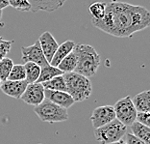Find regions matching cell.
<instances>
[{"label": "cell", "instance_id": "6da1fadb", "mask_svg": "<svg viewBox=\"0 0 150 144\" xmlns=\"http://www.w3.org/2000/svg\"><path fill=\"white\" fill-rule=\"evenodd\" d=\"M91 23L109 35L129 38L150 26V12L142 6L112 0L106 3L103 18L91 19Z\"/></svg>", "mask_w": 150, "mask_h": 144}, {"label": "cell", "instance_id": "7a4b0ae2", "mask_svg": "<svg viewBox=\"0 0 150 144\" xmlns=\"http://www.w3.org/2000/svg\"><path fill=\"white\" fill-rule=\"evenodd\" d=\"M72 50L77 58V65L74 72L87 77L95 75L100 66V55L96 49L87 44H75Z\"/></svg>", "mask_w": 150, "mask_h": 144}, {"label": "cell", "instance_id": "3957f363", "mask_svg": "<svg viewBox=\"0 0 150 144\" xmlns=\"http://www.w3.org/2000/svg\"><path fill=\"white\" fill-rule=\"evenodd\" d=\"M64 78L66 81L67 92L72 97L75 102H83L90 98L93 92V86L88 77L76 72H70L64 74Z\"/></svg>", "mask_w": 150, "mask_h": 144}, {"label": "cell", "instance_id": "277c9868", "mask_svg": "<svg viewBox=\"0 0 150 144\" xmlns=\"http://www.w3.org/2000/svg\"><path fill=\"white\" fill-rule=\"evenodd\" d=\"M127 133V126L115 118L108 124L94 129V138L99 144H111L122 139Z\"/></svg>", "mask_w": 150, "mask_h": 144}, {"label": "cell", "instance_id": "5b68a950", "mask_svg": "<svg viewBox=\"0 0 150 144\" xmlns=\"http://www.w3.org/2000/svg\"><path fill=\"white\" fill-rule=\"evenodd\" d=\"M34 111L42 122L59 123L69 119L67 109L58 105L49 100H44L39 105L34 107Z\"/></svg>", "mask_w": 150, "mask_h": 144}, {"label": "cell", "instance_id": "8992f818", "mask_svg": "<svg viewBox=\"0 0 150 144\" xmlns=\"http://www.w3.org/2000/svg\"><path fill=\"white\" fill-rule=\"evenodd\" d=\"M115 109V118L120 121L125 126H130L134 121H136L137 110L132 102V98L130 96L124 97L118 100L112 105Z\"/></svg>", "mask_w": 150, "mask_h": 144}, {"label": "cell", "instance_id": "52a82bcc", "mask_svg": "<svg viewBox=\"0 0 150 144\" xmlns=\"http://www.w3.org/2000/svg\"><path fill=\"white\" fill-rule=\"evenodd\" d=\"M21 58L24 62H33L40 67L47 66L49 63L46 60L45 56L40 46L39 41L34 43L32 46L21 47Z\"/></svg>", "mask_w": 150, "mask_h": 144}, {"label": "cell", "instance_id": "ba28073f", "mask_svg": "<svg viewBox=\"0 0 150 144\" xmlns=\"http://www.w3.org/2000/svg\"><path fill=\"white\" fill-rule=\"evenodd\" d=\"M21 100L27 105L37 107L42 102L45 97H44V88L42 83L34 82L29 83L25 88V91L23 92L21 96Z\"/></svg>", "mask_w": 150, "mask_h": 144}, {"label": "cell", "instance_id": "9c48e42d", "mask_svg": "<svg viewBox=\"0 0 150 144\" xmlns=\"http://www.w3.org/2000/svg\"><path fill=\"white\" fill-rule=\"evenodd\" d=\"M115 119L114 107L112 105H102L93 109L91 116V121L94 129L108 124Z\"/></svg>", "mask_w": 150, "mask_h": 144}, {"label": "cell", "instance_id": "30bf717a", "mask_svg": "<svg viewBox=\"0 0 150 144\" xmlns=\"http://www.w3.org/2000/svg\"><path fill=\"white\" fill-rule=\"evenodd\" d=\"M38 41H39L40 46L42 47V50L44 54V56L46 58V60L48 61V63L50 64V61L52 59L54 53L56 52L58 47H59L58 42L49 31L43 32L42 35L39 37V40Z\"/></svg>", "mask_w": 150, "mask_h": 144}, {"label": "cell", "instance_id": "8fae6325", "mask_svg": "<svg viewBox=\"0 0 150 144\" xmlns=\"http://www.w3.org/2000/svg\"><path fill=\"white\" fill-rule=\"evenodd\" d=\"M44 97L46 100L54 102L64 108L69 109L74 105V100L72 97L64 91H55V90H47L44 89Z\"/></svg>", "mask_w": 150, "mask_h": 144}, {"label": "cell", "instance_id": "7c38bea8", "mask_svg": "<svg viewBox=\"0 0 150 144\" xmlns=\"http://www.w3.org/2000/svg\"><path fill=\"white\" fill-rule=\"evenodd\" d=\"M27 81L24 80H7L2 82L0 89L6 95L15 99H20L27 87Z\"/></svg>", "mask_w": 150, "mask_h": 144}, {"label": "cell", "instance_id": "4fadbf2b", "mask_svg": "<svg viewBox=\"0 0 150 144\" xmlns=\"http://www.w3.org/2000/svg\"><path fill=\"white\" fill-rule=\"evenodd\" d=\"M31 4V11L34 13L54 12L66 3L67 0H28Z\"/></svg>", "mask_w": 150, "mask_h": 144}, {"label": "cell", "instance_id": "5bb4252c", "mask_svg": "<svg viewBox=\"0 0 150 144\" xmlns=\"http://www.w3.org/2000/svg\"><path fill=\"white\" fill-rule=\"evenodd\" d=\"M74 46H75V43L73 41H70V40H67L66 42H64L63 44H59L56 52L54 53L52 59L50 61V65H52L54 67H57L61 61H62L69 52L72 51Z\"/></svg>", "mask_w": 150, "mask_h": 144}, {"label": "cell", "instance_id": "9a60e30c", "mask_svg": "<svg viewBox=\"0 0 150 144\" xmlns=\"http://www.w3.org/2000/svg\"><path fill=\"white\" fill-rule=\"evenodd\" d=\"M136 110L138 112H149L150 111V91L145 90L139 93L132 99Z\"/></svg>", "mask_w": 150, "mask_h": 144}, {"label": "cell", "instance_id": "2e32d148", "mask_svg": "<svg viewBox=\"0 0 150 144\" xmlns=\"http://www.w3.org/2000/svg\"><path fill=\"white\" fill-rule=\"evenodd\" d=\"M130 126L133 135L144 140L146 144H150V128L148 126L141 124L138 121H134Z\"/></svg>", "mask_w": 150, "mask_h": 144}, {"label": "cell", "instance_id": "e0dca14e", "mask_svg": "<svg viewBox=\"0 0 150 144\" xmlns=\"http://www.w3.org/2000/svg\"><path fill=\"white\" fill-rule=\"evenodd\" d=\"M64 75V73L61 71L58 67H54L52 65L48 64L47 66L40 67V73L39 75L37 82L39 83H42L44 81H47L51 80V78L57 77V75Z\"/></svg>", "mask_w": 150, "mask_h": 144}, {"label": "cell", "instance_id": "ac0fdd59", "mask_svg": "<svg viewBox=\"0 0 150 144\" xmlns=\"http://www.w3.org/2000/svg\"><path fill=\"white\" fill-rule=\"evenodd\" d=\"M76 65H77L76 54H75V52L72 50L61 61L57 67L59 68L64 74H66V73H70V72H74L75 68H76Z\"/></svg>", "mask_w": 150, "mask_h": 144}, {"label": "cell", "instance_id": "d6986e66", "mask_svg": "<svg viewBox=\"0 0 150 144\" xmlns=\"http://www.w3.org/2000/svg\"><path fill=\"white\" fill-rule=\"evenodd\" d=\"M42 86L47 90H55V91H64L67 92L66 81H64V75H57V77L51 78V80L42 82Z\"/></svg>", "mask_w": 150, "mask_h": 144}, {"label": "cell", "instance_id": "ffe728a7", "mask_svg": "<svg viewBox=\"0 0 150 144\" xmlns=\"http://www.w3.org/2000/svg\"><path fill=\"white\" fill-rule=\"evenodd\" d=\"M25 68V80L27 83H34L37 82L40 73V67L33 62H26L24 64Z\"/></svg>", "mask_w": 150, "mask_h": 144}, {"label": "cell", "instance_id": "44dd1931", "mask_svg": "<svg viewBox=\"0 0 150 144\" xmlns=\"http://www.w3.org/2000/svg\"><path fill=\"white\" fill-rule=\"evenodd\" d=\"M106 11V3L105 2H94L88 6V12H90L91 19H101L105 15Z\"/></svg>", "mask_w": 150, "mask_h": 144}, {"label": "cell", "instance_id": "7402d4cb", "mask_svg": "<svg viewBox=\"0 0 150 144\" xmlns=\"http://www.w3.org/2000/svg\"><path fill=\"white\" fill-rule=\"evenodd\" d=\"M13 66V60L8 57H4L0 60V80H1L2 82L8 80L9 74L11 72Z\"/></svg>", "mask_w": 150, "mask_h": 144}, {"label": "cell", "instance_id": "603a6c76", "mask_svg": "<svg viewBox=\"0 0 150 144\" xmlns=\"http://www.w3.org/2000/svg\"><path fill=\"white\" fill-rule=\"evenodd\" d=\"M25 68L24 65L16 64L13 65L9 74V80H25Z\"/></svg>", "mask_w": 150, "mask_h": 144}, {"label": "cell", "instance_id": "cb8c5ba5", "mask_svg": "<svg viewBox=\"0 0 150 144\" xmlns=\"http://www.w3.org/2000/svg\"><path fill=\"white\" fill-rule=\"evenodd\" d=\"M9 6L21 12L31 11V4L28 0H8Z\"/></svg>", "mask_w": 150, "mask_h": 144}, {"label": "cell", "instance_id": "d4e9b609", "mask_svg": "<svg viewBox=\"0 0 150 144\" xmlns=\"http://www.w3.org/2000/svg\"><path fill=\"white\" fill-rule=\"evenodd\" d=\"M13 44V41L5 40L4 38L0 36V60L7 56V54L9 53L10 49H11Z\"/></svg>", "mask_w": 150, "mask_h": 144}, {"label": "cell", "instance_id": "484cf974", "mask_svg": "<svg viewBox=\"0 0 150 144\" xmlns=\"http://www.w3.org/2000/svg\"><path fill=\"white\" fill-rule=\"evenodd\" d=\"M136 121L145 126H150V113L149 112H137Z\"/></svg>", "mask_w": 150, "mask_h": 144}, {"label": "cell", "instance_id": "4316f807", "mask_svg": "<svg viewBox=\"0 0 150 144\" xmlns=\"http://www.w3.org/2000/svg\"><path fill=\"white\" fill-rule=\"evenodd\" d=\"M124 136H125L124 141L126 142V144H146L144 140L139 139V138L133 135V133H126Z\"/></svg>", "mask_w": 150, "mask_h": 144}, {"label": "cell", "instance_id": "83f0119b", "mask_svg": "<svg viewBox=\"0 0 150 144\" xmlns=\"http://www.w3.org/2000/svg\"><path fill=\"white\" fill-rule=\"evenodd\" d=\"M9 7V1L8 0H0V9L3 10Z\"/></svg>", "mask_w": 150, "mask_h": 144}, {"label": "cell", "instance_id": "f1b7e54d", "mask_svg": "<svg viewBox=\"0 0 150 144\" xmlns=\"http://www.w3.org/2000/svg\"><path fill=\"white\" fill-rule=\"evenodd\" d=\"M111 144H126V142L124 141V140L120 139V140H118V141H115V142H114V143H111Z\"/></svg>", "mask_w": 150, "mask_h": 144}, {"label": "cell", "instance_id": "f546056e", "mask_svg": "<svg viewBox=\"0 0 150 144\" xmlns=\"http://www.w3.org/2000/svg\"><path fill=\"white\" fill-rule=\"evenodd\" d=\"M1 19H2V10L0 9V20H1Z\"/></svg>", "mask_w": 150, "mask_h": 144}, {"label": "cell", "instance_id": "4dcf8cb0", "mask_svg": "<svg viewBox=\"0 0 150 144\" xmlns=\"http://www.w3.org/2000/svg\"><path fill=\"white\" fill-rule=\"evenodd\" d=\"M1 84H2V81H1V80H0V87H1Z\"/></svg>", "mask_w": 150, "mask_h": 144}]
</instances>
